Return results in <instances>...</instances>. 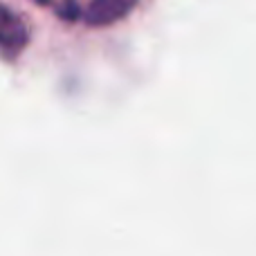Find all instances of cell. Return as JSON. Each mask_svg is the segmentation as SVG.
<instances>
[{
  "mask_svg": "<svg viewBox=\"0 0 256 256\" xmlns=\"http://www.w3.org/2000/svg\"><path fill=\"white\" fill-rule=\"evenodd\" d=\"M140 0H90L86 9V22L90 27H106L122 20L135 9Z\"/></svg>",
  "mask_w": 256,
  "mask_h": 256,
  "instance_id": "cell-2",
  "label": "cell"
},
{
  "mask_svg": "<svg viewBox=\"0 0 256 256\" xmlns=\"http://www.w3.org/2000/svg\"><path fill=\"white\" fill-rule=\"evenodd\" d=\"M32 2H36V4H48L50 0H32Z\"/></svg>",
  "mask_w": 256,
  "mask_h": 256,
  "instance_id": "cell-4",
  "label": "cell"
},
{
  "mask_svg": "<svg viewBox=\"0 0 256 256\" xmlns=\"http://www.w3.org/2000/svg\"><path fill=\"white\" fill-rule=\"evenodd\" d=\"M27 40H30V32L20 20V16L14 14L9 7H2L0 9V43H2L4 56L12 58L20 54Z\"/></svg>",
  "mask_w": 256,
  "mask_h": 256,
  "instance_id": "cell-1",
  "label": "cell"
},
{
  "mask_svg": "<svg viewBox=\"0 0 256 256\" xmlns=\"http://www.w3.org/2000/svg\"><path fill=\"white\" fill-rule=\"evenodd\" d=\"M56 14L63 18V20H76V18L81 16V9L74 0H66V2H61L56 7Z\"/></svg>",
  "mask_w": 256,
  "mask_h": 256,
  "instance_id": "cell-3",
  "label": "cell"
}]
</instances>
